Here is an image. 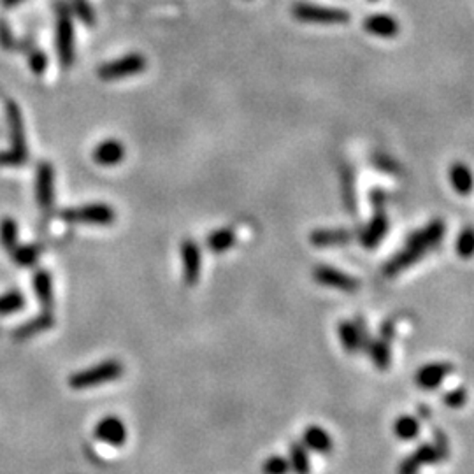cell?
Instances as JSON below:
<instances>
[{
	"mask_svg": "<svg viewBox=\"0 0 474 474\" xmlns=\"http://www.w3.org/2000/svg\"><path fill=\"white\" fill-rule=\"evenodd\" d=\"M445 232L446 225L445 222L439 218L427 223L423 229L415 230V232L408 237L406 246H404L399 253H395V255L383 265V276H386V278H395V276L400 275L402 270L415 265V263L420 262L430 250H434L439 245V241L443 239Z\"/></svg>",
	"mask_w": 474,
	"mask_h": 474,
	"instance_id": "6da1fadb",
	"label": "cell"
},
{
	"mask_svg": "<svg viewBox=\"0 0 474 474\" xmlns=\"http://www.w3.org/2000/svg\"><path fill=\"white\" fill-rule=\"evenodd\" d=\"M6 120L9 125V141L11 149L9 152H0V167H18L23 165L28 158L26 152V138L25 125H23V116L18 104L9 100L6 104Z\"/></svg>",
	"mask_w": 474,
	"mask_h": 474,
	"instance_id": "7a4b0ae2",
	"label": "cell"
},
{
	"mask_svg": "<svg viewBox=\"0 0 474 474\" xmlns=\"http://www.w3.org/2000/svg\"><path fill=\"white\" fill-rule=\"evenodd\" d=\"M123 373H125L123 363L116 359H109L71 375L69 376V385L74 390L95 389V386L104 385V383L116 382V379L122 378Z\"/></svg>",
	"mask_w": 474,
	"mask_h": 474,
	"instance_id": "3957f363",
	"label": "cell"
},
{
	"mask_svg": "<svg viewBox=\"0 0 474 474\" xmlns=\"http://www.w3.org/2000/svg\"><path fill=\"white\" fill-rule=\"evenodd\" d=\"M292 16L302 23H315V25H345L352 19V15L345 9L311 4V2H295L292 6Z\"/></svg>",
	"mask_w": 474,
	"mask_h": 474,
	"instance_id": "277c9868",
	"label": "cell"
},
{
	"mask_svg": "<svg viewBox=\"0 0 474 474\" xmlns=\"http://www.w3.org/2000/svg\"><path fill=\"white\" fill-rule=\"evenodd\" d=\"M56 51L63 69H71L74 63V23L72 15L63 2L56 4Z\"/></svg>",
	"mask_w": 474,
	"mask_h": 474,
	"instance_id": "5b68a950",
	"label": "cell"
},
{
	"mask_svg": "<svg viewBox=\"0 0 474 474\" xmlns=\"http://www.w3.org/2000/svg\"><path fill=\"white\" fill-rule=\"evenodd\" d=\"M63 222L67 223H83V225H113L116 220L115 209L104 202H93V204L81 206V208L63 209L60 213Z\"/></svg>",
	"mask_w": 474,
	"mask_h": 474,
	"instance_id": "8992f818",
	"label": "cell"
},
{
	"mask_svg": "<svg viewBox=\"0 0 474 474\" xmlns=\"http://www.w3.org/2000/svg\"><path fill=\"white\" fill-rule=\"evenodd\" d=\"M148 62H146L145 55L141 53H129L125 56H120V58L113 60V62L102 63L99 67V78L102 81H118V79L129 78V76L141 74L146 69Z\"/></svg>",
	"mask_w": 474,
	"mask_h": 474,
	"instance_id": "52a82bcc",
	"label": "cell"
},
{
	"mask_svg": "<svg viewBox=\"0 0 474 474\" xmlns=\"http://www.w3.org/2000/svg\"><path fill=\"white\" fill-rule=\"evenodd\" d=\"M313 279L318 285L341 290V292L346 293H355L360 288L359 279L346 275V272H343V270L336 269L332 265H316L315 270H313Z\"/></svg>",
	"mask_w": 474,
	"mask_h": 474,
	"instance_id": "ba28073f",
	"label": "cell"
},
{
	"mask_svg": "<svg viewBox=\"0 0 474 474\" xmlns=\"http://www.w3.org/2000/svg\"><path fill=\"white\" fill-rule=\"evenodd\" d=\"M35 197L39 208L48 211L55 204V169L49 162H41L35 171Z\"/></svg>",
	"mask_w": 474,
	"mask_h": 474,
	"instance_id": "9c48e42d",
	"label": "cell"
},
{
	"mask_svg": "<svg viewBox=\"0 0 474 474\" xmlns=\"http://www.w3.org/2000/svg\"><path fill=\"white\" fill-rule=\"evenodd\" d=\"M93 434H95V437L99 441L106 443V445L116 446V448L125 445L126 437H129L125 422L120 420L118 416H106V418L100 420L95 425Z\"/></svg>",
	"mask_w": 474,
	"mask_h": 474,
	"instance_id": "30bf717a",
	"label": "cell"
},
{
	"mask_svg": "<svg viewBox=\"0 0 474 474\" xmlns=\"http://www.w3.org/2000/svg\"><path fill=\"white\" fill-rule=\"evenodd\" d=\"M181 259H183V278L188 286L199 283L200 269H202V253L200 246L193 239H185L181 243Z\"/></svg>",
	"mask_w": 474,
	"mask_h": 474,
	"instance_id": "8fae6325",
	"label": "cell"
},
{
	"mask_svg": "<svg viewBox=\"0 0 474 474\" xmlns=\"http://www.w3.org/2000/svg\"><path fill=\"white\" fill-rule=\"evenodd\" d=\"M453 366L448 362H432L427 363V366L420 367L415 375V383L416 386H420L422 390H436L439 389L443 382L452 375Z\"/></svg>",
	"mask_w": 474,
	"mask_h": 474,
	"instance_id": "7c38bea8",
	"label": "cell"
},
{
	"mask_svg": "<svg viewBox=\"0 0 474 474\" xmlns=\"http://www.w3.org/2000/svg\"><path fill=\"white\" fill-rule=\"evenodd\" d=\"M441 462L439 455H437L434 445H422L415 450L409 457L402 460L399 464V474H418L420 469L423 466H429V464H437Z\"/></svg>",
	"mask_w": 474,
	"mask_h": 474,
	"instance_id": "4fadbf2b",
	"label": "cell"
},
{
	"mask_svg": "<svg viewBox=\"0 0 474 474\" xmlns=\"http://www.w3.org/2000/svg\"><path fill=\"white\" fill-rule=\"evenodd\" d=\"M126 152L125 146L118 141V139H106V141L99 142L92 153L93 162L99 163L102 167H115L123 162Z\"/></svg>",
	"mask_w": 474,
	"mask_h": 474,
	"instance_id": "5bb4252c",
	"label": "cell"
},
{
	"mask_svg": "<svg viewBox=\"0 0 474 474\" xmlns=\"http://www.w3.org/2000/svg\"><path fill=\"white\" fill-rule=\"evenodd\" d=\"M386 232H389V218L383 211H375L373 220L367 223L363 232L360 234V243H362L363 248L375 250L385 239Z\"/></svg>",
	"mask_w": 474,
	"mask_h": 474,
	"instance_id": "9a60e30c",
	"label": "cell"
},
{
	"mask_svg": "<svg viewBox=\"0 0 474 474\" xmlns=\"http://www.w3.org/2000/svg\"><path fill=\"white\" fill-rule=\"evenodd\" d=\"M363 30L373 35H378V38L392 39L399 33L400 25L393 16L385 15V13H376V15H370L363 19Z\"/></svg>",
	"mask_w": 474,
	"mask_h": 474,
	"instance_id": "2e32d148",
	"label": "cell"
},
{
	"mask_svg": "<svg viewBox=\"0 0 474 474\" xmlns=\"http://www.w3.org/2000/svg\"><path fill=\"white\" fill-rule=\"evenodd\" d=\"M353 239L350 229H315L309 234V243L316 248H330V246L346 245Z\"/></svg>",
	"mask_w": 474,
	"mask_h": 474,
	"instance_id": "e0dca14e",
	"label": "cell"
},
{
	"mask_svg": "<svg viewBox=\"0 0 474 474\" xmlns=\"http://www.w3.org/2000/svg\"><path fill=\"white\" fill-rule=\"evenodd\" d=\"M300 443L308 450L316 453H330L334 445L330 434L320 425H309L308 429L304 430L302 441Z\"/></svg>",
	"mask_w": 474,
	"mask_h": 474,
	"instance_id": "ac0fdd59",
	"label": "cell"
},
{
	"mask_svg": "<svg viewBox=\"0 0 474 474\" xmlns=\"http://www.w3.org/2000/svg\"><path fill=\"white\" fill-rule=\"evenodd\" d=\"M288 464L293 474H311V459H309L308 448L300 441L290 445Z\"/></svg>",
	"mask_w": 474,
	"mask_h": 474,
	"instance_id": "d6986e66",
	"label": "cell"
},
{
	"mask_svg": "<svg viewBox=\"0 0 474 474\" xmlns=\"http://www.w3.org/2000/svg\"><path fill=\"white\" fill-rule=\"evenodd\" d=\"M367 353H369L370 360L378 367L379 370H386L392 363V352H390V343L379 339H370L369 345L366 346Z\"/></svg>",
	"mask_w": 474,
	"mask_h": 474,
	"instance_id": "ffe728a7",
	"label": "cell"
},
{
	"mask_svg": "<svg viewBox=\"0 0 474 474\" xmlns=\"http://www.w3.org/2000/svg\"><path fill=\"white\" fill-rule=\"evenodd\" d=\"M33 288L38 293L39 302L42 304V308L48 311L53 306V279L49 276L48 270H38L33 276Z\"/></svg>",
	"mask_w": 474,
	"mask_h": 474,
	"instance_id": "44dd1931",
	"label": "cell"
},
{
	"mask_svg": "<svg viewBox=\"0 0 474 474\" xmlns=\"http://www.w3.org/2000/svg\"><path fill=\"white\" fill-rule=\"evenodd\" d=\"M234 243H236V234H234V230L229 229V227L213 230L208 236V239H206V245H208V248L211 250L213 253L229 252L234 246Z\"/></svg>",
	"mask_w": 474,
	"mask_h": 474,
	"instance_id": "7402d4cb",
	"label": "cell"
},
{
	"mask_svg": "<svg viewBox=\"0 0 474 474\" xmlns=\"http://www.w3.org/2000/svg\"><path fill=\"white\" fill-rule=\"evenodd\" d=\"M337 332H339V339H341V345L345 352L357 353L359 350H362V345H360V334L355 322L343 320V322L339 323V327H337Z\"/></svg>",
	"mask_w": 474,
	"mask_h": 474,
	"instance_id": "603a6c76",
	"label": "cell"
},
{
	"mask_svg": "<svg viewBox=\"0 0 474 474\" xmlns=\"http://www.w3.org/2000/svg\"><path fill=\"white\" fill-rule=\"evenodd\" d=\"M450 181H452V186L457 193L469 195L471 188H473V176H471L469 167L460 162L453 163L452 169H450Z\"/></svg>",
	"mask_w": 474,
	"mask_h": 474,
	"instance_id": "cb8c5ba5",
	"label": "cell"
},
{
	"mask_svg": "<svg viewBox=\"0 0 474 474\" xmlns=\"http://www.w3.org/2000/svg\"><path fill=\"white\" fill-rule=\"evenodd\" d=\"M420 422L418 418L409 415H402L393 423V432L399 437L400 441H413L420 436Z\"/></svg>",
	"mask_w": 474,
	"mask_h": 474,
	"instance_id": "d4e9b609",
	"label": "cell"
},
{
	"mask_svg": "<svg viewBox=\"0 0 474 474\" xmlns=\"http://www.w3.org/2000/svg\"><path fill=\"white\" fill-rule=\"evenodd\" d=\"M341 190H343V202L345 208L350 213L357 211V192H355V176L350 167H343L341 172Z\"/></svg>",
	"mask_w": 474,
	"mask_h": 474,
	"instance_id": "484cf974",
	"label": "cell"
},
{
	"mask_svg": "<svg viewBox=\"0 0 474 474\" xmlns=\"http://www.w3.org/2000/svg\"><path fill=\"white\" fill-rule=\"evenodd\" d=\"M0 243L8 252L18 245V223L11 216H6L0 222Z\"/></svg>",
	"mask_w": 474,
	"mask_h": 474,
	"instance_id": "4316f807",
	"label": "cell"
},
{
	"mask_svg": "<svg viewBox=\"0 0 474 474\" xmlns=\"http://www.w3.org/2000/svg\"><path fill=\"white\" fill-rule=\"evenodd\" d=\"M9 253H13V259H15V262L18 263V265L30 267L38 262L39 253L41 252H39L38 246H33V245H26V246L16 245Z\"/></svg>",
	"mask_w": 474,
	"mask_h": 474,
	"instance_id": "83f0119b",
	"label": "cell"
},
{
	"mask_svg": "<svg viewBox=\"0 0 474 474\" xmlns=\"http://www.w3.org/2000/svg\"><path fill=\"white\" fill-rule=\"evenodd\" d=\"M473 250H474V234H473V229L467 227V229H464L462 232L459 234V237H457L455 252H457V255L462 256V259H471Z\"/></svg>",
	"mask_w": 474,
	"mask_h": 474,
	"instance_id": "f1b7e54d",
	"label": "cell"
},
{
	"mask_svg": "<svg viewBox=\"0 0 474 474\" xmlns=\"http://www.w3.org/2000/svg\"><path fill=\"white\" fill-rule=\"evenodd\" d=\"M23 304H25V299L16 290L4 293V295H0V315H9V313L18 311V309L23 308Z\"/></svg>",
	"mask_w": 474,
	"mask_h": 474,
	"instance_id": "f546056e",
	"label": "cell"
},
{
	"mask_svg": "<svg viewBox=\"0 0 474 474\" xmlns=\"http://www.w3.org/2000/svg\"><path fill=\"white\" fill-rule=\"evenodd\" d=\"M262 473L263 474H288L290 473L288 459L281 455H270L269 459L263 460Z\"/></svg>",
	"mask_w": 474,
	"mask_h": 474,
	"instance_id": "4dcf8cb0",
	"label": "cell"
},
{
	"mask_svg": "<svg viewBox=\"0 0 474 474\" xmlns=\"http://www.w3.org/2000/svg\"><path fill=\"white\" fill-rule=\"evenodd\" d=\"M71 6H72V9H74L76 16H78V18L81 19L86 26L95 25L97 16L88 0H71Z\"/></svg>",
	"mask_w": 474,
	"mask_h": 474,
	"instance_id": "1f68e13d",
	"label": "cell"
},
{
	"mask_svg": "<svg viewBox=\"0 0 474 474\" xmlns=\"http://www.w3.org/2000/svg\"><path fill=\"white\" fill-rule=\"evenodd\" d=\"M373 165H375L376 169H379V171L389 172V174H399L400 172L399 163H397L392 156L385 155V153H376V155L373 156Z\"/></svg>",
	"mask_w": 474,
	"mask_h": 474,
	"instance_id": "d6a6232c",
	"label": "cell"
},
{
	"mask_svg": "<svg viewBox=\"0 0 474 474\" xmlns=\"http://www.w3.org/2000/svg\"><path fill=\"white\" fill-rule=\"evenodd\" d=\"M443 402L452 409L462 408V406H466V402H467V390L464 389V386L450 390V392H446L445 397H443Z\"/></svg>",
	"mask_w": 474,
	"mask_h": 474,
	"instance_id": "836d02e7",
	"label": "cell"
},
{
	"mask_svg": "<svg viewBox=\"0 0 474 474\" xmlns=\"http://www.w3.org/2000/svg\"><path fill=\"white\" fill-rule=\"evenodd\" d=\"M28 63H30V69H32L33 74L39 76L46 71V67H48V58H46V55L41 51V49H35V51L30 53Z\"/></svg>",
	"mask_w": 474,
	"mask_h": 474,
	"instance_id": "e575fe53",
	"label": "cell"
},
{
	"mask_svg": "<svg viewBox=\"0 0 474 474\" xmlns=\"http://www.w3.org/2000/svg\"><path fill=\"white\" fill-rule=\"evenodd\" d=\"M434 448H436L437 455H439V459L441 460H445L446 457H448V437H446L441 430H437L436 432V443H434Z\"/></svg>",
	"mask_w": 474,
	"mask_h": 474,
	"instance_id": "d590c367",
	"label": "cell"
},
{
	"mask_svg": "<svg viewBox=\"0 0 474 474\" xmlns=\"http://www.w3.org/2000/svg\"><path fill=\"white\" fill-rule=\"evenodd\" d=\"M385 192H383L382 188H373V192H370V204H373V209L375 211H383V208H385Z\"/></svg>",
	"mask_w": 474,
	"mask_h": 474,
	"instance_id": "8d00e7d4",
	"label": "cell"
},
{
	"mask_svg": "<svg viewBox=\"0 0 474 474\" xmlns=\"http://www.w3.org/2000/svg\"><path fill=\"white\" fill-rule=\"evenodd\" d=\"M355 325H357V329H359V334H360V345H362V348L366 350V346L369 345V341H370V336H369V332H367V323H366V320L363 318H357V322H355Z\"/></svg>",
	"mask_w": 474,
	"mask_h": 474,
	"instance_id": "74e56055",
	"label": "cell"
},
{
	"mask_svg": "<svg viewBox=\"0 0 474 474\" xmlns=\"http://www.w3.org/2000/svg\"><path fill=\"white\" fill-rule=\"evenodd\" d=\"M393 336H395V322H393V320H386V322L382 325L379 337H382L383 341L390 343L393 339Z\"/></svg>",
	"mask_w": 474,
	"mask_h": 474,
	"instance_id": "f35d334b",
	"label": "cell"
},
{
	"mask_svg": "<svg viewBox=\"0 0 474 474\" xmlns=\"http://www.w3.org/2000/svg\"><path fill=\"white\" fill-rule=\"evenodd\" d=\"M0 42L6 46V48H11L13 46V32L9 30V26L6 23H0Z\"/></svg>",
	"mask_w": 474,
	"mask_h": 474,
	"instance_id": "ab89813d",
	"label": "cell"
},
{
	"mask_svg": "<svg viewBox=\"0 0 474 474\" xmlns=\"http://www.w3.org/2000/svg\"><path fill=\"white\" fill-rule=\"evenodd\" d=\"M23 0H2V6L4 8H15V6H18V4H22Z\"/></svg>",
	"mask_w": 474,
	"mask_h": 474,
	"instance_id": "60d3db41",
	"label": "cell"
},
{
	"mask_svg": "<svg viewBox=\"0 0 474 474\" xmlns=\"http://www.w3.org/2000/svg\"><path fill=\"white\" fill-rule=\"evenodd\" d=\"M370 2H378V0H370Z\"/></svg>",
	"mask_w": 474,
	"mask_h": 474,
	"instance_id": "b9f144b4",
	"label": "cell"
}]
</instances>
